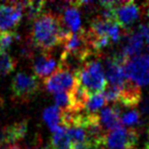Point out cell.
<instances>
[{"mask_svg": "<svg viewBox=\"0 0 149 149\" xmlns=\"http://www.w3.org/2000/svg\"><path fill=\"white\" fill-rule=\"evenodd\" d=\"M44 1H24V11L30 21H35L43 13Z\"/></svg>", "mask_w": 149, "mask_h": 149, "instance_id": "cell-18", "label": "cell"}, {"mask_svg": "<svg viewBox=\"0 0 149 149\" xmlns=\"http://www.w3.org/2000/svg\"><path fill=\"white\" fill-rule=\"evenodd\" d=\"M141 100H142V93L140 86L128 80L120 88V97L116 103L120 104L122 107H136L139 106Z\"/></svg>", "mask_w": 149, "mask_h": 149, "instance_id": "cell-12", "label": "cell"}, {"mask_svg": "<svg viewBox=\"0 0 149 149\" xmlns=\"http://www.w3.org/2000/svg\"><path fill=\"white\" fill-rule=\"evenodd\" d=\"M139 33L149 44V24H141L139 26Z\"/></svg>", "mask_w": 149, "mask_h": 149, "instance_id": "cell-25", "label": "cell"}, {"mask_svg": "<svg viewBox=\"0 0 149 149\" xmlns=\"http://www.w3.org/2000/svg\"><path fill=\"white\" fill-rule=\"evenodd\" d=\"M61 27V17L51 11L43 13L33 23L31 32V42L36 48L49 52L60 43L59 30Z\"/></svg>", "mask_w": 149, "mask_h": 149, "instance_id": "cell-1", "label": "cell"}, {"mask_svg": "<svg viewBox=\"0 0 149 149\" xmlns=\"http://www.w3.org/2000/svg\"><path fill=\"white\" fill-rule=\"evenodd\" d=\"M17 66V60L15 57L9 55L7 52H1L0 53V74L5 76L15 70Z\"/></svg>", "mask_w": 149, "mask_h": 149, "instance_id": "cell-20", "label": "cell"}, {"mask_svg": "<svg viewBox=\"0 0 149 149\" xmlns=\"http://www.w3.org/2000/svg\"><path fill=\"white\" fill-rule=\"evenodd\" d=\"M124 68L127 79L139 85L141 80L149 72V55L144 53L130 58Z\"/></svg>", "mask_w": 149, "mask_h": 149, "instance_id": "cell-7", "label": "cell"}, {"mask_svg": "<svg viewBox=\"0 0 149 149\" xmlns=\"http://www.w3.org/2000/svg\"><path fill=\"white\" fill-rule=\"evenodd\" d=\"M140 17V7L134 1H120L114 13V21L122 29L127 28L137 21Z\"/></svg>", "mask_w": 149, "mask_h": 149, "instance_id": "cell-9", "label": "cell"}, {"mask_svg": "<svg viewBox=\"0 0 149 149\" xmlns=\"http://www.w3.org/2000/svg\"><path fill=\"white\" fill-rule=\"evenodd\" d=\"M122 106L118 103H114L112 106L103 107L100 111V122L104 129L110 131L123 128L120 114H122Z\"/></svg>", "mask_w": 149, "mask_h": 149, "instance_id": "cell-14", "label": "cell"}, {"mask_svg": "<svg viewBox=\"0 0 149 149\" xmlns=\"http://www.w3.org/2000/svg\"><path fill=\"white\" fill-rule=\"evenodd\" d=\"M145 5H146V10H147V15L149 17V2H146L145 3Z\"/></svg>", "mask_w": 149, "mask_h": 149, "instance_id": "cell-29", "label": "cell"}, {"mask_svg": "<svg viewBox=\"0 0 149 149\" xmlns=\"http://www.w3.org/2000/svg\"><path fill=\"white\" fill-rule=\"evenodd\" d=\"M78 83L91 95L101 93L107 87L105 72L102 63L97 59L89 60L76 72Z\"/></svg>", "mask_w": 149, "mask_h": 149, "instance_id": "cell-2", "label": "cell"}, {"mask_svg": "<svg viewBox=\"0 0 149 149\" xmlns=\"http://www.w3.org/2000/svg\"><path fill=\"white\" fill-rule=\"evenodd\" d=\"M148 134H149V127H148Z\"/></svg>", "mask_w": 149, "mask_h": 149, "instance_id": "cell-33", "label": "cell"}, {"mask_svg": "<svg viewBox=\"0 0 149 149\" xmlns=\"http://www.w3.org/2000/svg\"><path fill=\"white\" fill-rule=\"evenodd\" d=\"M35 149H53V147L51 145H45V146H41V147H37Z\"/></svg>", "mask_w": 149, "mask_h": 149, "instance_id": "cell-28", "label": "cell"}, {"mask_svg": "<svg viewBox=\"0 0 149 149\" xmlns=\"http://www.w3.org/2000/svg\"><path fill=\"white\" fill-rule=\"evenodd\" d=\"M140 134L135 128H120L106 133L104 137V146L109 149L135 148L139 142Z\"/></svg>", "mask_w": 149, "mask_h": 149, "instance_id": "cell-4", "label": "cell"}, {"mask_svg": "<svg viewBox=\"0 0 149 149\" xmlns=\"http://www.w3.org/2000/svg\"><path fill=\"white\" fill-rule=\"evenodd\" d=\"M104 72L106 76V81L110 86L122 88L128 79L125 74V68L123 64L118 63L113 56H106L103 62Z\"/></svg>", "mask_w": 149, "mask_h": 149, "instance_id": "cell-10", "label": "cell"}, {"mask_svg": "<svg viewBox=\"0 0 149 149\" xmlns=\"http://www.w3.org/2000/svg\"><path fill=\"white\" fill-rule=\"evenodd\" d=\"M139 107H140V113L141 114H147L149 112V97L142 98L140 104H139Z\"/></svg>", "mask_w": 149, "mask_h": 149, "instance_id": "cell-26", "label": "cell"}, {"mask_svg": "<svg viewBox=\"0 0 149 149\" xmlns=\"http://www.w3.org/2000/svg\"><path fill=\"white\" fill-rule=\"evenodd\" d=\"M40 90V82L35 74L19 72L13 78L11 91L13 98L21 102L31 100Z\"/></svg>", "mask_w": 149, "mask_h": 149, "instance_id": "cell-3", "label": "cell"}, {"mask_svg": "<svg viewBox=\"0 0 149 149\" xmlns=\"http://www.w3.org/2000/svg\"><path fill=\"white\" fill-rule=\"evenodd\" d=\"M56 59L49 52L42 51L32 57V68L38 79H47L58 68Z\"/></svg>", "mask_w": 149, "mask_h": 149, "instance_id": "cell-8", "label": "cell"}, {"mask_svg": "<svg viewBox=\"0 0 149 149\" xmlns=\"http://www.w3.org/2000/svg\"><path fill=\"white\" fill-rule=\"evenodd\" d=\"M147 54L149 55V44H148V46H147Z\"/></svg>", "mask_w": 149, "mask_h": 149, "instance_id": "cell-31", "label": "cell"}, {"mask_svg": "<svg viewBox=\"0 0 149 149\" xmlns=\"http://www.w3.org/2000/svg\"><path fill=\"white\" fill-rule=\"evenodd\" d=\"M141 113L137 110H130L125 113L120 114V120L123 125L127 126H133V125L140 124Z\"/></svg>", "mask_w": 149, "mask_h": 149, "instance_id": "cell-22", "label": "cell"}, {"mask_svg": "<svg viewBox=\"0 0 149 149\" xmlns=\"http://www.w3.org/2000/svg\"><path fill=\"white\" fill-rule=\"evenodd\" d=\"M60 17H61L63 24L72 33H77L82 29L81 15H80L79 8L77 6L70 3V6L63 8V13Z\"/></svg>", "mask_w": 149, "mask_h": 149, "instance_id": "cell-15", "label": "cell"}, {"mask_svg": "<svg viewBox=\"0 0 149 149\" xmlns=\"http://www.w3.org/2000/svg\"><path fill=\"white\" fill-rule=\"evenodd\" d=\"M54 100H55L56 106L59 107L61 110L70 108V95L66 92L55 93L54 94Z\"/></svg>", "mask_w": 149, "mask_h": 149, "instance_id": "cell-24", "label": "cell"}, {"mask_svg": "<svg viewBox=\"0 0 149 149\" xmlns=\"http://www.w3.org/2000/svg\"><path fill=\"white\" fill-rule=\"evenodd\" d=\"M0 149H21L19 145L17 144H5L0 143Z\"/></svg>", "mask_w": 149, "mask_h": 149, "instance_id": "cell-27", "label": "cell"}, {"mask_svg": "<svg viewBox=\"0 0 149 149\" xmlns=\"http://www.w3.org/2000/svg\"><path fill=\"white\" fill-rule=\"evenodd\" d=\"M124 149H135V148H124Z\"/></svg>", "mask_w": 149, "mask_h": 149, "instance_id": "cell-32", "label": "cell"}, {"mask_svg": "<svg viewBox=\"0 0 149 149\" xmlns=\"http://www.w3.org/2000/svg\"><path fill=\"white\" fill-rule=\"evenodd\" d=\"M53 149H72V143L68 135V131L64 127L60 126L51 137L50 143Z\"/></svg>", "mask_w": 149, "mask_h": 149, "instance_id": "cell-16", "label": "cell"}, {"mask_svg": "<svg viewBox=\"0 0 149 149\" xmlns=\"http://www.w3.org/2000/svg\"><path fill=\"white\" fill-rule=\"evenodd\" d=\"M28 133V120H23L6 126L0 135V143L15 144L26 137Z\"/></svg>", "mask_w": 149, "mask_h": 149, "instance_id": "cell-13", "label": "cell"}, {"mask_svg": "<svg viewBox=\"0 0 149 149\" xmlns=\"http://www.w3.org/2000/svg\"><path fill=\"white\" fill-rule=\"evenodd\" d=\"M145 149H149V141L146 143V145H145Z\"/></svg>", "mask_w": 149, "mask_h": 149, "instance_id": "cell-30", "label": "cell"}, {"mask_svg": "<svg viewBox=\"0 0 149 149\" xmlns=\"http://www.w3.org/2000/svg\"><path fill=\"white\" fill-rule=\"evenodd\" d=\"M106 99L102 93L91 94L86 104V111L90 113H97V110L102 108L106 103Z\"/></svg>", "mask_w": 149, "mask_h": 149, "instance_id": "cell-19", "label": "cell"}, {"mask_svg": "<svg viewBox=\"0 0 149 149\" xmlns=\"http://www.w3.org/2000/svg\"><path fill=\"white\" fill-rule=\"evenodd\" d=\"M19 35L15 32H8V33H0V44L2 47L3 51L9 48L11 44L19 39Z\"/></svg>", "mask_w": 149, "mask_h": 149, "instance_id": "cell-23", "label": "cell"}, {"mask_svg": "<svg viewBox=\"0 0 149 149\" xmlns=\"http://www.w3.org/2000/svg\"><path fill=\"white\" fill-rule=\"evenodd\" d=\"M122 47L118 52L127 59H130L134 56L139 55L143 48L144 39L139 32H130L127 30L124 37L122 38Z\"/></svg>", "mask_w": 149, "mask_h": 149, "instance_id": "cell-11", "label": "cell"}, {"mask_svg": "<svg viewBox=\"0 0 149 149\" xmlns=\"http://www.w3.org/2000/svg\"><path fill=\"white\" fill-rule=\"evenodd\" d=\"M66 131H68V135L72 141V145L85 143L87 140V133L81 127H72V128L66 129Z\"/></svg>", "mask_w": 149, "mask_h": 149, "instance_id": "cell-21", "label": "cell"}, {"mask_svg": "<svg viewBox=\"0 0 149 149\" xmlns=\"http://www.w3.org/2000/svg\"><path fill=\"white\" fill-rule=\"evenodd\" d=\"M24 1L0 4V33L15 32L22 21Z\"/></svg>", "mask_w": 149, "mask_h": 149, "instance_id": "cell-6", "label": "cell"}, {"mask_svg": "<svg viewBox=\"0 0 149 149\" xmlns=\"http://www.w3.org/2000/svg\"><path fill=\"white\" fill-rule=\"evenodd\" d=\"M60 113L61 109L57 107L56 105L49 106L45 108L43 111V120L47 124L48 128L50 131L55 132L59 128V122H60Z\"/></svg>", "mask_w": 149, "mask_h": 149, "instance_id": "cell-17", "label": "cell"}, {"mask_svg": "<svg viewBox=\"0 0 149 149\" xmlns=\"http://www.w3.org/2000/svg\"><path fill=\"white\" fill-rule=\"evenodd\" d=\"M77 83L78 80L76 74L60 65L50 77L44 80L45 88L54 94L59 92H66V90L70 92Z\"/></svg>", "mask_w": 149, "mask_h": 149, "instance_id": "cell-5", "label": "cell"}]
</instances>
